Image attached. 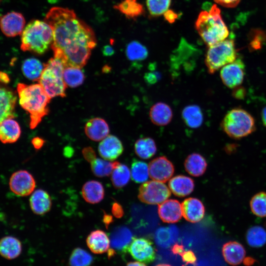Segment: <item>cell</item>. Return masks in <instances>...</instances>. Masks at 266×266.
<instances>
[{
	"label": "cell",
	"instance_id": "obj_1",
	"mask_svg": "<svg viewBox=\"0 0 266 266\" xmlns=\"http://www.w3.org/2000/svg\"><path fill=\"white\" fill-rule=\"evenodd\" d=\"M44 21L53 31L51 47L54 58L59 59L64 67H83L97 45L92 28L79 18L73 10L61 7L51 8Z\"/></svg>",
	"mask_w": 266,
	"mask_h": 266
},
{
	"label": "cell",
	"instance_id": "obj_2",
	"mask_svg": "<svg viewBox=\"0 0 266 266\" xmlns=\"http://www.w3.org/2000/svg\"><path fill=\"white\" fill-rule=\"evenodd\" d=\"M17 90L20 105L30 114V127L34 129L48 114L51 98L40 84L20 83L17 84Z\"/></svg>",
	"mask_w": 266,
	"mask_h": 266
},
{
	"label": "cell",
	"instance_id": "obj_3",
	"mask_svg": "<svg viewBox=\"0 0 266 266\" xmlns=\"http://www.w3.org/2000/svg\"><path fill=\"white\" fill-rule=\"evenodd\" d=\"M195 28L204 43L209 47L225 40L229 32L216 4L208 10L201 11L196 21Z\"/></svg>",
	"mask_w": 266,
	"mask_h": 266
},
{
	"label": "cell",
	"instance_id": "obj_4",
	"mask_svg": "<svg viewBox=\"0 0 266 266\" xmlns=\"http://www.w3.org/2000/svg\"><path fill=\"white\" fill-rule=\"evenodd\" d=\"M53 33L44 21L33 20L25 27L21 37V49L37 54H44L51 45Z\"/></svg>",
	"mask_w": 266,
	"mask_h": 266
},
{
	"label": "cell",
	"instance_id": "obj_5",
	"mask_svg": "<svg viewBox=\"0 0 266 266\" xmlns=\"http://www.w3.org/2000/svg\"><path fill=\"white\" fill-rule=\"evenodd\" d=\"M44 67L39 80L47 95L51 98H64L67 86L63 78L64 69L62 62L58 59L51 58L44 64Z\"/></svg>",
	"mask_w": 266,
	"mask_h": 266
},
{
	"label": "cell",
	"instance_id": "obj_6",
	"mask_svg": "<svg viewBox=\"0 0 266 266\" xmlns=\"http://www.w3.org/2000/svg\"><path fill=\"white\" fill-rule=\"evenodd\" d=\"M223 131L231 137L239 139L255 130L253 117L244 109L236 108L229 111L221 123Z\"/></svg>",
	"mask_w": 266,
	"mask_h": 266
},
{
	"label": "cell",
	"instance_id": "obj_7",
	"mask_svg": "<svg viewBox=\"0 0 266 266\" xmlns=\"http://www.w3.org/2000/svg\"><path fill=\"white\" fill-rule=\"evenodd\" d=\"M205 64L208 72L213 74L226 65L234 62L237 57L234 41L225 39L208 47Z\"/></svg>",
	"mask_w": 266,
	"mask_h": 266
},
{
	"label": "cell",
	"instance_id": "obj_8",
	"mask_svg": "<svg viewBox=\"0 0 266 266\" xmlns=\"http://www.w3.org/2000/svg\"><path fill=\"white\" fill-rule=\"evenodd\" d=\"M170 195V191L164 183L155 180L143 183L139 187L138 197L144 203L156 204L163 202Z\"/></svg>",
	"mask_w": 266,
	"mask_h": 266
},
{
	"label": "cell",
	"instance_id": "obj_9",
	"mask_svg": "<svg viewBox=\"0 0 266 266\" xmlns=\"http://www.w3.org/2000/svg\"><path fill=\"white\" fill-rule=\"evenodd\" d=\"M9 187L11 191L19 196L31 194L35 187V181L28 171L20 170L13 173L9 179Z\"/></svg>",
	"mask_w": 266,
	"mask_h": 266
},
{
	"label": "cell",
	"instance_id": "obj_10",
	"mask_svg": "<svg viewBox=\"0 0 266 266\" xmlns=\"http://www.w3.org/2000/svg\"><path fill=\"white\" fill-rule=\"evenodd\" d=\"M245 74V65L242 60L236 58L232 63L223 67L220 71V77L223 83L230 88L240 85Z\"/></svg>",
	"mask_w": 266,
	"mask_h": 266
},
{
	"label": "cell",
	"instance_id": "obj_11",
	"mask_svg": "<svg viewBox=\"0 0 266 266\" xmlns=\"http://www.w3.org/2000/svg\"><path fill=\"white\" fill-rule=\"evenodd\" d=\"M127 250L135 260L148 263L156 257V251L152 242L144 238H134Z\"/></svg>",
	"mask_w": 266,
	"mask_h": 266
},
{
	"label": "cell",
	"instance_id": "obj_12",
	"mask_svg": "<svg viewBox=\"0 0 266 266\" xmlns=\"http://www.w3.org/2000/svg\"><path fill=\"white\" fill-rule=\"evenodd\" d=\"M25 23L23 14L16 11L8 12L0 17V30L8 37H15L21 34Z\"/></svg>",
	"mask_w": 266,
	"mask_h": 266
},
{
	"label": "cell",
	"instance_id": "obj_13",
	"mask_svg": "<svg viewBox=\"0 0 266 266\" xmlns=\"http://www.w3.org/2000/svg\"><path fill=\"white\" fill-rule=\"evenodd\" d=\"M149 174L153 180L161 182L168 180L174 173V166L166 157H159L149 164Z\"/></svg>",
	"mask_w": 266,
	"mask_h": 266
},
{
	"label": "cell",
	"instance_id": "obj_14",
	"mask_svg": "<svg viewBox=\"0 0 266 266\" xmlns=\"http://www.w3.org/2000/svg\"><path fill=\"white\" fill-rule=\"evenodd\" d=\"M17 96L12 90L0 85V123L15 116Z\"/></svg>",
	"mask_w": 266,
	"mask_h": 266
},
{
	"label": "cell",
	"instance_id": "obj_15",
	"mask_svg": "<svg viewBox=\"0 0 266 266\" xmlns=\"http://www.w3.org/2000/svg\"><path fill=\"white\" fill-rule=\"evenodd\" d=\"M124 150L121 141L116 136L107 135L101 140L98 147L100 156L107 160H114L117 158Z\"/></svg>",
	"mask_w": 266,
	"mask_h": 266
},
{
	"label": "cell",
	"instance_id": "obj_16",
	"mask_svg": "<svg viewBox=\"0 0 266 266\" xmlns=\"http://www.w3.org/2000/svg\"><path fill=\"white\" fill-rule=\"evenodd\" d=\"M158 213L164 222L174 223L181 218L182 210L181 204L176 200H168L159 204Z\"/></svg>",
	"mask_w": 266,
	"mask_h": 266
},
{
	"label": "cell",
	"instance_id": "obj_17",
	"mask_svg": "<svg viewBox=\"0 0 266 266\" xmlns=\"http://www.w3.org/2000/svg\"><path fill=\"white\" fill-rule=\"evenodd\" d=\"M182 215L188 221L197 223L202 219L205 213V208L199 200L189 198L185 199L181 204Z\"/></svg>",
	"mask_w": 266,
	"mask_h": 266
},
{
	"label": "cell",
	"instance_id": "obj_18",
	"mask_svg": "<svg viewBox=\"0 0 266 266\" xmlns=\"http://www.w3.org/2000/svg\"><path fill=\"white\" fill-rule=\"evenodd\" d=\"M85 133L91 140L99 141L108 135L109 128L104 119L100 118H94L89 120L86 124Z\"/></svg>",
	"mask_w": 266,
	"mask_h": 266
},
{
	"label": "cell",
	"instance_id": "obj_19",
	"mask_svg": "<svg viewBox=\"0 0 266 266\" xmlns=\"http://www.w3.org/2000/svg\"><path fill=\"white\" fill-rule=\"evenodd\" d=\"M222 253L227 263L232 266H237L243 261L246 251L243 246L239 242L230 241L224 244Z\"/></svg>",
	"mask_w": 266,
	"mask_h": 266
},
{
	"label": "cell",
	"instance_id": "obj_20",
	"mask_svg": "<svg viewBox=\"0 0 266 266\" xmlns=\"http://www.w3.org/2000/svg\"><path fill=\"white\" fill-rule=\"evenodd\" d=\"M86 242L90 250L95 254H102L109 250L110 239L103 231L97 230L88 236Z\"/></svg>",
	"mask_w": 266,
	"mask_h": 266
},
{
	"label": "cell",
	"instance_id": "obj_21",
	"mask_svg": "<svg viewBox=\"0 0 266 266\" xmlns=\"http://www.w3.org/2000/svg\"><path fill=\"white\" fill-rule=\"evenodd\" d=\"M172 111L170 107L162 102L154 104L149 111V117L151 122L159 126L168 124L172 120Z\"/></svg>",
	"mask_w": 266,
	"mask_h": 266
},
{
	"label": "cell",
	"instance_id": "obj_22",
	"mask_svg": "<svg viewBox=\"0 0 266 266\" xmlns=\"http://www.w3.org/2000/svg\"><path fill=\"white\" fill-rule=\"evenodd\" d=\"M30 205L33 213L37 215H43L50 210L52 206L51 199L47 192L38 189L31 195Z\"/></svg>",
	"mask_w": 266,
	"mask_h": 266
},
{
	"label": "cell",
	"instance_id": "obj_23",
	"mask_svg": "<svg viewBox=\"0 0 266 266\" xmlns=\"http://www.w3.org/2000/svg\"><path fill=\"white\" fill-rule=\"evenodd\" d=\"M21 133L19 124L13 118L5 119L0 123V141L3 143L15 142Z\"/></svg>",
	"mask_w": 266,
	"mask_h": 266
},
{
	"label": "cell",
	"instance_id": "obj_24",
	"mask_svg": "<svg viewBox=\"0 0 266 266\" xmlns=\"http://www.w3.org/2000/svg\"><path fill=\"white\" fill-rule=\"evenodd\" d=\"M22 250V243L16 237L6 236L0 239V255L4 258L16 259L20 256Z\"/></svg>",
	"mask_w": 266,
	"mask_h": 266
},
{
	"label": "cell",
	"instance_id": "obj_25",
	"mask_svg": "<svg viewBox=\"0 0 266 266\" xmlns=\"http://www.w3.org/2000/svg\"><path fill=\"white\" fill-rule=\"evenodd\" d=\"M168 186L174 195L183 197L193 192L194 183L192 178L180 175L172 178L168 182Z\"/></svg>",
	"mask_w": 266,
	"mask_h": 266
},
{
	"label": "cell",
	"instance_id": "obj_26",
	"mask_svg": "<svg viewBox=\"0 0 266 266\" xmlns=\"http://www.w3.org/2000/svg\"><path fill=\"white\" fill-rule=\"evenodd\" d=\"M132 239L131 231L124 226L114 229L110 236V243L112 248L118 250L127 249Z\"/></svg>",
	"mask_w": 266,
	"mask_h": 266
},
{
	"label": "cell",
	"instance_id": "obj_27",
	"mask_svg": "<svg viewBox=\"0 0 266 266\" xmlns=\"http://www.w3.org/2000/svg\"><path fill=\"white\" fill-rule=\"evenodd\" d=\"M82 195L84 199L90 203L100 202L104 198V188L100 182L92 180L85 183L82 188Z\"/></svg>",
	"mask_w": 266,
	"mask_h": 266
},
{
	"label": "cell",
	"instance_id": "obj_28",
	"mask_svg": "<svg viewBox=\"0 0 266 266\" xmlns=\"http://www.w3.org/2000/svg\"><path fill=\"white\" fill-rule=\"evenodd\" d=\"M113 8L130 19H135L145 12L143 5L137 0H123L114 5Z\"/></svg>",
	"mask_w": 266,
	"mask_h": 266
},
{
	"label": "cell",
	"instance_id": "obj_29",
	"mask_svg": "<svg viewBox=\"0 0 266 266\" xmlns=\"http://www.w3.org/2000/svg\"><path fill=\"white\" fill-rule=\"evenodd\" d=\"M186 170L190 175L198 177L202 175L206 169L207 163L200 154L193 153L189 155L184 162Z\"/></svg>",
	"mask_w": 266,
	"mask_h": 266
},
{
	"label": "cell",
	"instance_id": "obj_30",
	"mask_svg": "<svg viewBox=\"0 0 266 266\" xmlns=\"http://www.w3.org/2000/svg\"><path fill=\"white\" fill-rule=\"evenodd\" d=\"M182 117L185 124L193 129L200 127L203 120L201 109L196 104L185 107L182 111Z\"/></svg>",
	"mask_w": 266,
	"mask_h": 266
},
{
	"label": "cell",
	"instance_id": "obj_31",
	"mask_svg": "<svg viewBox=\"0 0 266 266\" xmlns=\"http://www.w3.org/2000/svg\"><path fill=\"white\" fill-rule=\"evenodd\" d=\"M44 67V64L34 58L27 59L22 65V71L24 76L33 81H39Z\"/></svg>",
	"mask_w": 266,
	"mask_h": 266
},
{
	"label": "cell",
	"instance_id": "obj_32",
	"mask_svg": "<svg viewBox=\"0 0 266 266\" xmlns=\"http://www.w3.org/2000/svg\"><path fill=\"white\" fill-rule=\"evenodd\" d=\"M178 230L175 227L168 228H161L155 233V239L156 243L163 248H167L175 242L178 237Z\"/></svg>",
	"mask_w": 266,
	"mask_h": 266
},
{
	"label": "cell",
	"instance_id": "obj_33",
	"mask_svg": "<svg viewBox=\"0 0 266 266\" xmlns=\"http://www.w3.org/2000/svg\"><path fill=\"white\" fill-rule=\"evenodd\" d=\"M134 150L138 157L142 159H147L155 154L157 147L155 141L152 138L144 137L136 141Z\"/></svg>",
	"mask_w": 266,
	"mask_h": 266
},
{
	"label": "cell",
	"instance_id": "obj_34",
	"mask_svg": "<svg viewBox=\"0 0 266 266\" xmlns=\"http://www.w3.org/2000/svg\"><path fill=\"white\" fill-rule=\"evenodd\" d=\"M246 239L251 247H261L266 243V231L260 226H252L247 231Z\"/></svg>",
	"mask_w": 266,
	"mask_h": 266
},
{
	"label": "cell",
	"instance_id": "obj_35",
	"mask_svg": "<svg viewBox=\"0 0 266 266\" xmlns=\"http://www.w3.org/2000/svg\"><path fill=\"white\" fill-rule=\"evenodd\" d=\"M126 55L130 61H141L147 58L148 51L144 45L134 40L128 44L126 48Z\"/></svg>",
	"mask_w": 266,
	"mask_h": 266
},
{
	"label": "cell",
	"instance_id": "obj_36",
	"mask_svg": "<svg viewBox=\"0 0 266 266\" xmlns=\"http://www.w3.org/2000/svg\"><path fill=\"white\" fill-rule=\"evenodd\" d=\"M63 78L67 87L74 88L83 83L85 76L81 68L68 66L64 67Z\"/></svg>",
	"mask_w": 266,
	"mask_h": 266
},
{
	"label": "cell",
	"instance_id": "obj_37",
	"mask_svg": "<svg viewBox=\"0 0 266 266\" xmlns=\"http://www.w3.org/2000/svg\"><path fill=\"white\" fill-rule=\"evenodd\" d=\"M130 176L128 167L119 163L112 172L111 181L113 186L117 189L123 187L129 182Z\"/></svg>",
	"mask_w": 266,
	"mask_h": 266
},
{
	"label": "cell",
	"instance_id": "obj_38",
	"mask_svg": "<svg viewBox=\"0 0 266 266\" xmlns=\"http://www.w3.org/2000/svg\"><path fill=\"white\" fill-rule=\"evenodd\" d=\"M119 163L96 158L91 162V169L96 176L103 177L110 175Z\"/></svg>",
	"mask_w": 266,
	"mask_h": 266
},
{
	"label": "cell",
	"instance_id": "obj_39",
	"mask_svg": "<svg viewBox=\"0 0 266 266\" xmlns=\"http://www.w3.org/2000/svg\"><path fill=\"white\" fill-rule=\"evenodd\" d=\"M93 262L92 256L80 248L74 249L69 258V266H90Z\"/></svg>",
	"mask_w": 266,
	"mask_h": 266
},
{
	"label": "cell",
	"instance_id": "obj_40",
	"mask_svg": "<svg viewBox=\"0 0 266 266\" xmlns=\"http://www.w3.org/2000/svg\"><path fill=\"white\" fill-rule=\"evenodd\" d=\"M252 212L259 217H266V192H261L254 195L250 201Z\"/></svg>",
	"mask_w": 266,
	"mask_h": 266
},
{
	"label": "cell",
	"instance_id": "obj_41",
	"mask_svg": "<svg viewBox=\"0 0 266 266\" xmlns=\"http://www.w3.org/2000/svg\"><path fill=\"white\" fill-rule=\"evenodd\" d=\"M131 175L133 180L136 183L145 182L149 175L148 165L144 162L136 160L132 165Z\"/></svg>",
	"mask_w": 266,
	"mask_h": 266
},
{
	"label": "cell",
	"instance_id": "obj_42",
	"mask_svg": "<svg viewBox=\"0 0 266 266\" xmlns=\"http://www.w3.org/2000/svg\"><path fill=\"white\" fill-rule=\"evenodd\" d=\"M171 0H146V4L150 15L152 17H158L168 9Z\"/></svg>",
	"mask_w": 266,
	"mask_h": 266
},
{
	"label": "cell",
	"instance_id": "obj_43",
	"mask_svg": "<svg viewBox=\"0 0 266 266\" xmlns=\"http://www.w3.org/2000/svg\"><path fill=\"white\" fill-rule=\"evenodd\" d=\"M180 256L182 261L186 264L195 265L196 264V257L194 252L191 250L184 251Z\"/></svg>",
	"mask_w": 266,
	"mask_h": 266
},
{
	"label": "cell",
	"instance_id": "obj_44",
	"mask_svg": "<svg viewBox=\"0 0 266 266\" xmlns=\"http://www.w3.org/2000/svg\"><path fill=\"white\" fill-rule=\"evenodd\" d=\"M145 81L149 84L152 85L156 83L160 78V73L150 72L146 73L144 75Z\"/></svg>",
	"mask_w": 266,
	"mask_h": 266
},
{
	"label": "cell",
	"instance_id": "obj_45",
	"mask_svg": "<svg viewBox=\"0 0 266 266\" xmlns=\"http://www.w3.org/2000/svg\"><path fill=\"white\" fill-rule=\"evenodd\" d=\"M218 4L227 8L236 6L241 0H213Z\"/></svg>",
	"mask_w": 266,
	"mask_h": 266
},
{
	"label": "cell",
	"instance_id": "obj_46",
	"mask_svg": "<svg viewBox=\"0 0 266 266\" xmlns=\"http://www.w3.org/2000/svg\"><path fill=\"white\" fill-rule=\"evenodd\" d=\"M82 153L84 158L90 163L96 158V153L93 149L90 147L84 148Z\"/></svg>",
	"mask_w": 266,
	"mask_h": 266
},
{
	"label": "cell",
	"instance_id": "obj_47",
	"mask_svg": "<svg viewBox=\"0 0 266 266\" xmlns=\"http://www.w3.org/2000/svg\"><path fill=\"white\" fill-rule=\"evenodd\" d=\"M164 16L165 20L168 23L172 24L175 22L178 18V14L172 10L168 9L164 14Z\"/></svg>",
	"mask_w": 266,
	"mask_h": 266
},
{
	"label": "cell",
	"instance_id": "obj_48",
	"mask_svg": "<svg viewBox=\"0 0 266 266\" xmlns=\"http://www.w3.org/2000/svg\"><path fill=\"white\" fill-rule=\"evenodd\" d=\"M112 212L114 216L117 218H120L123 216L124 211L121 205L117 202L113 204L112 207Z\"/></svg>",
	"mask_w": 266,
	"mask_h": 266
},
{
	"label": "cell",
	"instance_id": "obj_49",
	"mask_svg": "<svg viewBox=\"0 0 266 266\" xmlns=\"http://www.w3.org/2000/svg\"><path fill=\"white\" fill-rule=\"evenodd\" d=\"M44 142V140L39 137H34L32 140V143L34 148L36 150L40 149L43 145Z\"/></svg>",
	"mask_w": 266,
	"mask_h": 266
},
{
	"label": "cell",
	"instance_id": "obj_50",
	"mask_svg": "<svg viewBox=\"0 0 266 266\" xmlns=\"http://www.w3.org/2000/svg\"><path fill=\"white\" fill-rule=\"evenodd\" d=\"M102 52L105 56H111L114 54V50L112 46L106 45L103 47Z\"/></svg>",
	"mask_w": 266,
	"mask_h": 266
},
{
	"label": "cell",
	"instance_id": "obj_51",
	"mask_svg": "<svg viewBox=\"0 0 266 266\" xmlns=\"http://www.w3.org/2000/svg\"><path fill=\"white\" fill-rule=\"evenodd\" d=\"M171 251L174 254L181 255L184 251V247L182 245L175 244L171 248Z\"/></svg>",
	"mask_w": 266,
	"mask_h": 266
},
{
	"label": "cell",
	"instance_id": "obj_52",
	"mask_svg": "<svg viewBox=\"0 0 266 266\" xmlns=\"http://www.w3.org/2000/svg\"><path fill=\"white\" fill-rule=\"evenodd\" d=\"M103 222L107 228L108 226L113 222L112 216L105 213L103 217Z\"/></svg>",
	"mask_w": 266,
	"mask_h": 266
},
{
	"label": "cell",
	"instance_id": "obj_53",
	"mask_svg": "<svg viewBox=\"0 0 266 266\" xmlns=\"http://www.w3.org/2000/svg\"><path fill=\"white\" fill-rule=\"evenodd\" d=\"M244 264L245 265L249 266L255 263V260L251 257H247L244 259Z\"/></svg>",
	"mask_w": 266,
	"mask_h": 266
},
{
	"label": "cell",
	"instance_id": "obj_54",
	"mask_svg": "<svg viewBox=\"0 0 266 266\" xmlns=\"http://www.w3.org/2000/svg\"><path fill=\"white\" fill-rule=\"evenodd\" d=\"M9 81L8 76L3 72H0V81L4 83H7Z\"/></svg>",
	"mask_w": 266,
	"mask_h": 266
},
{
	"label": "cell",
	"instance_id": "obj_55",
	"mask_svg": "<svg viewBox=\"0 0 266 266\" xmlns=\"http://www.w3.org/2000/svg\"><path fill=\"white\" fill-rule=\"evenodd\" d=\"M243 92L244 91H243L242 89H237V90L234 92L233 95H234L235 97L238 98H242L244 95Z\"/></svg>",
	"mask_w": 266,
	"mask_h": 266
},
{
	"label": "cell",
	"instance_id": "obj_56",
	"mask_svg": "<svg viewBox=\"0 0 266 266\" xmlns=\"http://www.w3.org/2000/svg\"><path fill=\"white\" fill-rule=\"evenodd\" d=\"M262 119L264 125L266 127V106L263 109L262 112Z\"/></svg>",
	"mask_w": 266,
	"mask_h": 266
},
{
	"label": "cell",
	"instance_id": "obj_57",
	"mask_svg": "<svg viewBox=\"0 0 266 266\" xmlns=\"http://www.w3.org/2000/svg\"><path fill=\"white\" fill-rule=\"evenodd\" d=\"M127 266H146V265L138 262H131L128 263Z\"/></svg>",
	"mask_w": 266,
	"mask_h": 266
},
{
	"label": "cell",
	"instance_id": "obj_58",
	"mask_svg": "<svg viewBox=\"0 0 266 266\" xmlns=\"http://www.w3.org/2000/svg\"><path fill=\"white\" fill-rule=\"evenodd\" d=\"M156 266H171L168 264H159Z\"/></svg>",
	"mask_w": 266,
	"mask_h": 266
},
{
	"label": "cell",
	"instance_id": "obj_59",
	"mask_svg": "<svg viewBox=\"0 0 266 266\" xmlns=\"http://www.w3.org/2000/svg\"></svg>",
	"mask_w": 266,
	"mask_h": 266
}]
</instances>
